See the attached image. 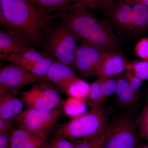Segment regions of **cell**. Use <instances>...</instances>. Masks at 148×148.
<instances>
[{
  "label": "cell",
  "mask_w": 148,
  "mask_h": 148,
  "mask_svg": "<svg viewBox=\"0 0 148 148\" xmlns=\"http://www.w3.org/2000/svg\"><path fill=\"white\" fill-rule=\"evenodd\" d=\"M0 12L7 28L19 32L33 47L45 46L52 21L58 16L51 15L30 0H0Z\"/></svg>",
  "instance_id": "6da1fadb"
},
{
  "label": "cell",
  "mask_w": 148,
  "mask_h": 148,
  "mask_svg": "<svg viewBox=\"0 0 148 148\" xmlns=\"http://www.w3.org/2000/svg\"><path fill=\"white\" fill-rule=\"evenodd\" d=\"M57 12L77 40L107 52L117 51L119 42L110 24L96 17L88 9L74 3Z\"/></svg>",
  "instance_id": "7a4b0ae2"
},
{
  "label": "cell",
  "mask_w": 148,
  "mask_h": 148,
  "mask_svg": "<svg viewBox=\"0 0 148 148\" xmlns=\"http://www.w3.org/2000/svg\"><path fill=\"white\" fill-rule=\"evenodd\" d=\"M70 119L61 125L55 136L62 137L74 143L103 131L108 125V114L101 106Z\"/></svg>",
  "instance_id": "3957f363"
},
{
  "label": "cell",
  "mask_w": 148,
  "mask_h": 148,
  "mask_svg": "<svg viewBox=\"0 0 148 148\" xmlns=\"http://www.w3.org/2000/svg\"><path fill=\"white\" fill-rule=\"evenodd\" d=\"M77 39L64 21L51 27L46 38L45 50L53 58L76 71Z\"/></svg>",
  "instance_id": "277c9868"
},
{
  "label": "cell",
  "mask_w": 148,
  "mask_h": 148,
  "mask_svg": "<svg viewBox=\"0 0 148 148\" xmlns=\"http://www.w3.org/2000/svg\"><path fill=\"white\" fill-rule=\"evenodd\" d=\"M64 114L62 104L49 110L27 108L15 120L18 127L38 138H49L51 132Z\"/></svg>",
  "instance_id": "5b68a950"
},
{
  "label": "cell",
  "mask_w": 148,
  "mask_h": 148,
  "mask_svg": "<svg viewBox=\"0 0 148 148\" xmlns=\"http://www.w3.org/2000/svg\"><path fill=\"white\" fill-rule=\"evenodd\" d=\"M42 81L50 82L45 76L38 75L13 64H9L0 71V97L8 92L16 96L27 85Z\"/></svg>",
  "instance_id": "8992f818"
},
{
  "label": "cell",
  "mask_w": 148,
  "mask_h": 148,
  "mask_svg": "<svg viewBox=\"0 0 148 148\" xmlns=\"http://www.w3.org/2000/svg\"><path fill=\"white\" fill-rule=\"evenodd\" d=\"M110 130L104 148H138L139 136L135 122L127 115H119L109 123Z\"/></svg>",
  "instance_id": "52a82bcc"
},
{
  "label": "cell",
  "mask_w": 148,
  "mask_h": 148,
  "mask_svg": "<svg viewBox=\"0 0 148 148\" xmlns=\"http://www.w3.org/2000/svg\"><path fill=\"white\" fill-rule=\"evenodd\" d=\"M50 82L42 81L33 84L30 90L21 93V100L27 108L53 110L62 104L57 88Z\"/></svg>",
  "instance_id": "ba28073f"
},
{
  "label": "cell",
  "mask_w": 148,
  "mask_h": 148,
  "mask_svg": "<svg viewBox=\"0 0 148 148\" xmlns=\"http://www.w3.org/2000/svg\"><path fill=\"white\" fill-rule=\"evenodd\" d=\"M140 3L131 1L117 0L112 6L106 11L107 17L113 26L122 34L134 35V24Z\"/></svg>",
  "instance_id": "9c48e42d"
},
{
  "label": "cell",
  "mask_w": 148,
  "mask_h": 148,
  "mask_svg": "<svg viewBox=\"0 0 148 148\" xmlns=\"http://www.w3.org/2000/svg\"><path fill=\"white\" fill-rule=\"evenodd\" d=\"M106 51L100 48L82 42L78 45L76 53V68L77 71L84 78L93 76L96 66Z\"/></svg>",
  "instance_id": "30bf717a"
},
{
  "label": "cell",
  "mask_w": 148,
  "mask_h": 148,
  "mask_svg": "<svg viewBox=\"0 0 148 148\" xmlns=\"http://www.w3.org/2000/svg\"><path fill=\"white\" fill-rule=\"evenodd\" d=\"M129 63L121 52L109 51L103 54L95 69L93 76L115 77L127 70Z\"/></svg>",
  "instance_id": "8fae6325"
},
{
  "label": "cell",
  "mask_w": 148,
  "mask_h": 148,
  "mask_svg": "<svg viewBox=\"0 0 148 148\" xmlns=\"http://www.w3.org/2000/svg\"><path fill=\"white\" fill-rule=\"evenodd\" d=\"M29 47H33L23 35L16 30L12 28H5L0 31L1 59L3 60L11 53Z\"/></svg>",
  "instance_id": "7c38bea8"
},
{
  "label": "cell",
  "mask_w": 148,
  "mask_h": 148,
  "mask_svg": "<svg viewBox=\"0 0 148 148\" xmlns=\"http://www.w3.org/2000/svg\"><path fill=\"white\" fill-rule=\"evenodd\" d=\"M75 72L69 66L55 60L46 76L50 82L55 85L57 89L66 93L69 86L79 78Z\"/></svg>",
  "instance_id": "4fadbf2b"
},
{
  "label": "cell",
  "mask_w": 148,
  "mask_h": 148,
  "mask_svg": "<svg viewBox=\"0 0 148 148\" xmlns=\"http://www.w3.org/2000/svg\"><path fill=\"white\" fill-rule=\"evenodd\" d=\"M49 140L33 135L25 129L18 127L13 129L10 134L11 148H43Z\"/></svg>",
  "instance_id": "5bb4252c"
},
{
  "label": "cell",
  "mask_w": 148,
  "mask_h": 148,
  "mask_svg": "<svg viewBox=\"0 0 148 148\" xmlns=\"http://www.w3.org/2000/svg\"><path fill=\"white\" fill-rule=\"evenodd\" d=\"M48 55L45 51H38L33 47H29L11 53L3 60L26 70L31 65Z\"/></svg>",
  "instance_id": "9a60e30c"
},
{
  "label": "cell",
  "mask_w": 148,
  "mask_h": 148,
  "mask_svg": "<svg viewBox=\"0 0 148 148\" xmlns=\"http://www.w3.org/2000/svg\"><path fill=\"white\" fill-rule=\"evenodd\" d=\"M24 103L10 92L0 97V119H15L23 112Z\"/></svg>",
  "instance_id": "2e32d148"
},
{
  "label": "cell",
  "mask_w": 148,
  "mask_h": 148,
  "mask_svg": "<svg viewBox=\"0 0 148 148\" xmlns=\"http://www.w3.org/2000/svg\"><path fill=\"white\" fill-rule=\"evenodd\" d=\"M115 93L118 102L124 107L132 105L137 99V93L130 85L126 73L118 76L117 87Z\"/></svg>",
  "instance_id": "e0dca14e"
},
{
  "label": "cell",
  "mask_w": 148,
  "mask_h": 148,
  "mask_svg": "<svg viewBox=\"0 0 148 148\" xmlns=\"http://www.w3.org/2000/svg\"><path fill=\"white\" fill-rule=\"evenodd\" d=\"M64 114L67 116L73 117L86 112L87 104L85 100L74 97H68L62 101Z\"/></svg>",
  "instance_id": "ac0fdd59"
},
{
  "label": "cell",
  "mask_w": 148,
  "mask_h": 148,
  "mask_svg": "<svg viewBox=\"0 0 148 148\" xmlns=\"http://www.w3.org/2000/svg\"><path fill=\"white\" fill-rule=\"evenodd\" d=\"M110 124L100 133L84 138L75 143V148H104L106 139L110 133Z\"/></svg>",
  "instance_id": "d6986e66"
},
{
  "label": "cell",
  "mask_w": 148,
  "mask_h": 148,
  "mask_svg": "<svg viewBox=\"0 0 148 148\" xmlns=\"http://www.w3.org/2000/svg\"><path fill=\"white\" fill-rule=\"evenodd\" d=\"M90 87L89 95L86 100L88 106L90 108L101 106L106 99L100 78L90 84Z\"/></svg>",
  "instance_id": "ffe728a7"
},
{
  "label": "cell",
  "mask_w": 148,
  "mask_h": 148,
  "mask_svg": "<svg viewBox=\"0 0 148 148\" xmlns=\"http://www.w3.org/2000/svg\"><path fill=\"white\" fill-rule=\"evenodd\" d=\"M90 84L79 77L72 83L66 90L68 97H74L86 100L90 91Z\"/></svg>",
  "instance_id": "44dd1931"
},
{
  "label": "cell",
  "mask_w": 148,
  "mask_h": 148,
  "mask_svg": "<svg viewBox=\"0 0 148 148\" xmlns=\"http://www.w3.org/2000/svg\"><path fill=\"white\" fill-rule=\"evenodd\" d=\"M37 6L50 14L75 3V0H30Z\"/></svg>",
  "instance_id": "7402d4cb"
},
{
  "label": "cell",
  "mask_w": 148,
  "mask_h": 148,
  "mask_svg": "<svg viewBox=\"0 0 148 148\" xmlns=\"http://www.w3.org/2000/svg\"><path fill=\"white\" fill-rule=\"evenodd\" d=\"M117 0H75V3L88 9L108 10Z\"/></svg>",
  "instance_id": "603a6c76"
},
{
  "label": "cell",
  "mask_w": 148,
  "mask_h": 148,
  "mask_svg": "<svg viewBox=\"0 0 148 148\" xmlns=\"http://www.w3.org/2000/svg\"><path fill=\"white\" fill-rule=\"evenodd\" d=\"M128 70L142 81L148 79V61H135L129 63L127 69Z\"/></svg>",
  "instance_id": "cb8c5ba5"
},
{
  "label": "cell",
  "mask_w": 148,
  "mask_h": 148,
  "mask_svg": "<svg viewBox=\"0 0 148 148\" xmlns=\"http://www.w3.org/2000/svg\"><path fill=\"white\" fill-rule=\"evenodd\" d=\"M118 76L98 77L101 79L106 100L110 96L115 93L117 87Z\"/></svg>",
  "instance_id": "d4e9b609"
},
{
  "label": "cell",
  "mask_w": 148,
  "mask_h": 148,
  "mask_svg": "<svg viewBox=\"0 0 148 148\" xmlns=\"http://www.w3.org/2000/svg\"><path fill=\"white\" fill-rule=\"evenodd\" d=\"M46 147L48 148H75V143L62 137L55 136L50 141L49 140Z\"/></svg>",
  "instance_id": "484cf974"
},
{
  "label": "cell",
  "mask_w": 148,
  "mask_h": 148,
  "mask_svg": "<svg viewBox=\"0 0 148 148\" xmlns=\"http://www.w3.org/2000/svg\"><path fill=\"white\" fill-rule=\"evenodd\" d=\"M136 122L141 134L148 139V103L143 109Z\"/></svg>",
  "instance_id": "4316f807"
},
{
  "label": "cell",
  "mask_w": 148,
  "mask_h": 148,
  "mask_svg": "<svg viewBox=\"0 0 148 148\" xmlns=\"http://www.w3.org/2000/svg\"><path fill=\"white\" fill-rule=\"evenodd\" d=\"M134 52L137 56L144 61H148V38H144L136 44Z\"/></svg>",
  "instance_id": "83f0119b"
},
{
  "label": "cell",
  "mask_w": 148,
  "mask_h": 148,
  "mask_svg": "<svg viewBox=\"0 0 148 148\" xmlns=\"http://www.w3.org/2000/svg\"><path fill=\"white\" fill-rule=\"evenodd\" d=\"M128 82L132 89L138 93L142 84V81L135 76L130 70H127L125 72Z\"/></svg>",
  "instance_id": "f1b7e54d"
},
{
  "label": "cell",
  "mask_w": 148,
  "mask_h": 148,
  "mask_svg": "<svg viewBox=\"0 0 148 148\" xmlns=\"http://www.w3.org/2000/svg\"><path fill=\"white\" fill-rule=\"evenodd\" d=\"M15 119L5 120L0 119V134L11 132L16 123Z\"/></svg>",
  "instance_id": "f546056e"
},
{
  "label": "cell",
  "mask_w": 148,
  "mask_h": 148,
  "mask_svg": "<svg viewBox=\"0 0 148 148\" xmlns=\"http://www.w3.org/2000/svg\"><path fill=\"white\" fill-rule=\"evenodd\" d=\"M10 133L0 134V148H11Z\"/></svg>",
  "instance_id": "4dcf8cb0"
},
{
  "label": "cell",
  "mask_w": 148,
  "mask_h": 148,
  "mask_svg": "<svg viewBox=\"0 0 148 148\" xmlns=\"http://www.w3.org/2000/svg\"><path fill=\"white\" fill-rule=\"evenodd\" d=\"M133 1L142 3L143 4L147 6L148 7V0H134Z\"/></svg>",
  "instance_id": "1f68e13d"
},
{
  "label": "cell",
  "mask_w": 148,
  "mask_h": 148,
  "mask_svg": "<svg viewBox=\"0 0 148 148\" xmlns=\"http://www.w3.org/2000/svg\"><path fill=\"white\" fill-rule=\"evenodd\" d=\"M123 1H134V0H123Z\"/></svg>",
  "instance_id": "d6a6232c"
},
{
  "label": "cell",
  "mask_w": 148,
  "mask_h": 148,
  "mask_svg": "<svg viewBox=\"0 0 148 148\" xmlns=\"http://www.w3.org/2000/svg\"><path fill=\"white\" fill-rule=\"evenodd\" d=\"M43 148H48L47 147H46V146H45V147H44Z\"/></svg>",
  "instance_id": "836d02e7"
}]
</instances>
